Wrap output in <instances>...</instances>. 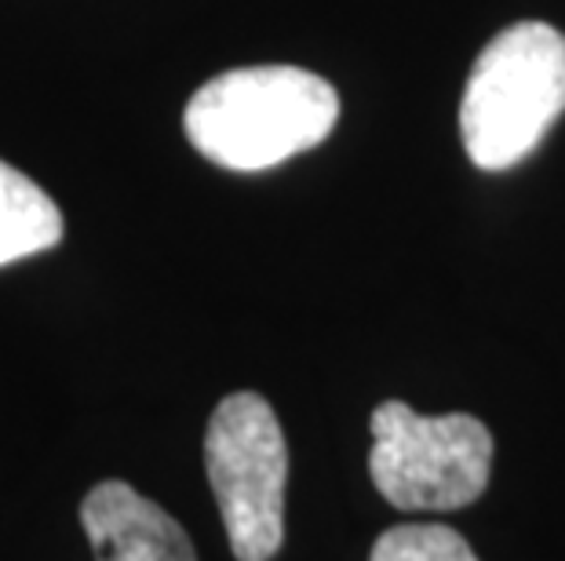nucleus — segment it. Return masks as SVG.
I'll return each mask as SVG.
<instances>
[{
    "label": "nucleus",
    "mask_w": 565,
    "mask_h": 561,
    "mask_svg": "<svg viewBox=\"0 0 565 561\" xmlns=\"http://www.w3.org/2000/svg\"><path fill=\"white\" fill-rule=\"evenodd\" d=\"M340 121V95L299 66H245L220 74L186 103L194 150L231 172L274 169L315 150Z\"/></svg>",
    "instance_id": "1"
},
{
    "label": "nucleus",
    "mask_w": 565,
    "mask_h": 561,
    "mask_svg": "<svg viewBox=\"0 0 565 561\" xmlns=\"http://www.w3.org/2000/svg\"><path fill=\"white\" fill-rule=\"evenodd\" d=\"M369 561H478V554L449 525H394L372 543Z\"/></svg>",
    "instance_id": "7"
},
{
    "label": "nucleus",
    "mask_w": 565,
    "mask_h": 561,
    "mask_svg": "<svg viewBox=\"0 0 565 561\" xmlns=\"http://www.w3.org/2000/svg\"><path fill=\"white\" fill-rule=\"evenodd\" d=\"M63 241V212L44 190L0 161V267Z\"/></svg>",
    "instance_id": "6"
},
{
    "label": "nucleus",
    "mask_w": 565,
    "mask_h": 561,
    "mask_svg": "<svg viewBox=\"0 0 565 561\" xmlns=\"http://www.w3.org/2000/svg\"><path fill=\"white\" fill-rule=\"evenodd\" d=\"M204 467L237 561H270L285 540L288 445L259 393L220 401L204 434Z\"/></svg>",
    "instance_id": "4"
},
{
    "label": "nucleus",
    "mask_w": 565,
    "mask_h": 561,
    "mask_svg": "<svg viewBox=\"0 0 565 561\" xmlns=\"http://www.w3.org/2000/svg\"><path fill=\"white\" fill-rule=\"evenodd\" d=\"M565 114V37L547 22L497 33L467 77L460 136L478 169L503 172L540 147Z\"/></svg>",
    "instance_id": "2"
},
{
    "label": "nucleus",
    "mask_w": 565,
    "mask_h": 561,
    "mask_svg": "<svg viewBox=\"0 0 565 561\" xmlns=\"http://www.w3.org/2000/svg\"><path fill=\"white\" fill-rule=\"evenodd\" d=\"M95 561H198L186 529L128 482L95 485L81 504Z\"/></svg>",
    "instance_id": "5"
},
{
    "label": "nucleus",
    "mask_w": 565,
    "mask_h": 561,
    "mask_svg": "<svg viewBox=\"0 0 565 561\" xmlns=\"http://www.w3.org/2000/svg\"><path fill=\"white\" fill-rule=\"evenodd\" d=\"M492 434L467 412L419 416L405 401L372 412L369 474L398 510H460L486 493Z\"/></svg>",
    "instance_id": "3"
}]
</instances>
